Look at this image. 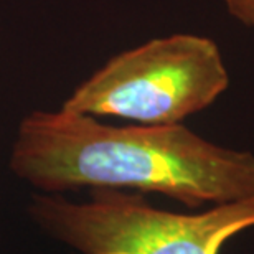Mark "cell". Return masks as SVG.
<instances>
[{"label":"cell","mask_w":254,"mask_h":254,"mask_svg":"<svg viewBox=\"0 0 254 254\" xmlns=\"http://www.w3.org/2000/svg\"><path fill=\"white\" fill-rule=\"evenodd\" d=\"M10 169L47 193L154 191L190 208L254 195L251 152L213 144L184 124L116 127L64 109L22 119Z\"/></svg>","instance_id":"6da1fadb"},{"label":"cell","mask_w":254,"mask_h":254,"mask_svg":"<svg viewBox=\"0 0 254 254\" xmlns=\"http://www.w3.org/2000/svg\"><path fill=\"white\" fill-rule=\"evenodd\" d=\"M230 86L215 40L193 33L154 38L116 55L83 81L62 109L144 126L182 124Z\"/></svg>","instance_id":"7a4b0ae2"},{"label":"cell","mask_w":254,"mask_h":254,"mask_svg":"<svg viewBox=\"0 0 254 254\" xmlns=\"http://www.w3.org/2000/svg\"><path fill=\"white\" fill-rule=\"evenodd\" d=\"M30 215L83 254H220L231 236L254 226V195L185 215L154 208L140 195L94 189L83 203L33 196Z\"/></svg>","instance_id":"3957f363"},{"label":"cell","mask_w":254,"mask_h":254,"mask_svg":"<svg viewBox=\"0 0 254 254\" xmlns=\"http://www.w3.org/2000/svg\"><path fill=\"white\" fill-rule=\"evenodd\" d=\"M226 12L236 22L254 32V0H221Z\"/></svg>","instance_id":"277c9868"}]
</instances>
